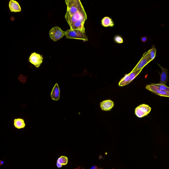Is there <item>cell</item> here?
I'll list each match as a JSON object with an SVG mask.
<instances>
[{"mask_svg": "<svg viewBox=\"0 0 169 169\" xmlns=\"http://www.w3.org/2000/svg\"><path fill=\"white\" fill-rule=\"evenodd\" d=\"M57 166L58 168L62 167V166H63V165H62L60 163L58 162H57Z\"/></svg>", "mask_w": 169, "mask_h": 169, "instance_id": "44dd1931", "label": "cell"}, {"mask_svg": "<svg viewBox=\"0 0 169 169\" xmlns=\"http://www.w3.org/2000/svg\"><path fill=\"white\" fill-rule=\"evenodd\" d=\"M150 62L149 58L148 57L146 52L144 53L139 62L137 63L136 66L132 71V72H134L137 70L142 69L144 66H145Z\"/></svg>", "mask_w": 169, "mask_h": 169, "instance_id": "52a82bcc", "label": "cell"}, {"mask_svg": "<svg viewBox=\"0 0 169 169\" xmlns=\"http://www.w3.org/2000/svg\"><path fill=\"white\" fill-rule=\"evenodd\" d=\"M90 169H97V167L96 166H94L92 167Z\"/></svg>", "mask_w": 169, "mask_h": 169, "instance_id": "7402d4cb", "label": "cell"}, {"mask_svg": "<svg viewBox=\"0 0 169 169\" xmlns=\"http://www.w3.org/2000/svg\"><path fill=\"white\" fill-rule=\"evenodd\" d=\"M142 41L143 42H145L147 41V38L146 37H143L141 38Z\"/></svg>", "mask_w": 169, "mask_h": 169, "instance_id": "ffe728a7", "label": "cell"}, {"mask_svg": "<svg viewBox=\"0 0 169 169\" xmlns=\"http://www.w3.org/2000/svg\"><path fill=\"white\" fill-rule=\"evenodd\" d=\"M80 168V167L78 168H75V169H79Z\"/></svg>", "mask_w": 169, "mask_h": 169, "instance_id": "cb8c5ba5", "label": "cell"}, {"mask_svg": "<svg viewBox=\"0 0 169 169\" xmlns=\"http://www.w3.org/2000/svg\"><path fill=\"white\" fill-rule=\"evenodd\" d=\"M50 37L54 41H57L65 35V32L62 30L61 28L55 26L52 28L49 32Z\"/></svg>", "mask_w": 169, "mask_h": 169, "instance_id": "3957f363", "label": "cell"}, {"mask_svg": "<svg viewBox=\"0 0 169 169\" xmlns=\"http://www.w3.org/2000/svg\"><path fill=\"white\" fill-rule=\"evenodd\" d=\"M158 87L159 88L163 90V91H166L167 93H169V87L166 86V85L164 84H152Z\"/></svg>", "mask_w": 169, "mask_h": 169, "instance_id": "ac0fdd59", "label": "cell"}, {"mask_svg": "<svg viewBox=\"0 0 169 169\" xmlns=\"http://www.w3.org/2000/svg\"><path fill=\"white\" fill-rule=\"evenodd\" d=\"M102 24L104 27H109L114 26V23L111 19L108 17H105L103 19L102 21Z\"/></svg>", "mask_w": 169, "mask_h": 169, "instance_id": "7c38bea8", "label": "cell"}, {"mask_svg": "<svg viewBox=\"0 0 169 169\" xmlns=\"http://www.w3.org/2000/svg\"><path fill=\"white\" fill-rule=\"evenodd\" d=\"M14 125L15 127L18 129H23L25 126L24 120L22 119H15L14 120Z\"/></svg>", "mask_w": 169, "mask_h": 169, "instance_id": "4fadbf2b", "label": "cell"}, {"mask_svg": "<svg viewBox=\"0 0 169 169\" xmlns=\"http://www.w3.org/2000/svg\"><path fill=\"white\" fill-rule=\"evenodd\" d=\"M114 41L118 43H122L123 42V40L121 36L116 35L114 38Z\"/></svg>", "mask_w": 169, "mask_h": 169, "instance_id": "d6986e66", "label": "cell"}, {"mask_svg": "<svg viewBox=\"0 0 169 169\" xmlns=\"http://www.w3.org/2000/svg\"><path fill=\"white\" fill-rule=\"evenodd\" d=\"M114 106V103L113 101L110 100L103 101L100 103V107L103 111L111 110Z\"/></svg>", "mask_w": 169, "mask_h": 169, "instance_id": "9c48e42d", "label": "cell"}, {"mask_svg": "<svg viewBox=\"0 0 169 169\" xmlns=\"http://www.w3.org/2000/svg\"><path fill=\"white\" fill-rule=\"evenodd\" d=\"M4 161H0V165H1V166H2V165H3V164H4Z\"/></svg>", "mask_w": 169, "mask_h": 169, "instance_id": "603a6c76", "label": "cell"}, {"mask_svg": "<svg viewBox=\"0 0 169 169\" xmlns=\"http://www.w3.org/2000/svg\"><path fill=\"white\" fill-rule=\"evenodd\" d=\"M52 99L55 101L59 100L60 97V90L58 84L56 83L52 90L51 94Z\"/></svg>", "mask_w": 169, "mask_h": 169, "instance_id": "8fae6325", "label": "cell"}, {"mask_svg": "<svg viewBox=\"0 0 169 169\" xmlns=\"http://www.w3.org/2000/svg\"><path fill=\"white\" fill-rule=\"evenodd\" d=\"M57 162L62 165H65L68 162V159L66 156H62L58 159Z\"/></svg>", "mask_w": 169, "mask_h": 169, "instance_id": "2e32d148", "label": "cell"}, {"mask_svg": "<svg viewBox=\"0 0 169 169\" xmlns=\"http://www.w3.org/2000/svg\"><path fill=\"white\" fill-rule=\"evenodd\" d=\"M9 6L11 12H17L21 11L20 6L16 1L11 0L10 1Z\"/></svg>", "mask_w": 169, "mask_h": 169, "instance_id": "30bf717a", "label": "cell"}, {"mask_svg": "<svg viewBox=\"0 0 169 169\" xmlns=\"http://www.w3.org/2000/svg\"><path fill=\"white\" fill-rule=\"evenodd\" d=\"M65 36L67 39H74L88 41L85 31L80 30L72 29L67 30L65 32Z\"/></svg>", "mask_w": 169, "mask_h": 169, "instance_id": "7a4b0ae2", "label": "cell"}, {"mask_svg": "<svg viewBox=\"0 0 169 169\" xmlns=\"http://www.w3.org/2000/svg\"><path fill=\"white\" fill-rule=\"evenodd\" d=\"M43 61V57L42 55L34 52L31 54L29 61L32 64H33L37 68L40 66Z\"/></svg>", "mask_w": 169, "mask_h": 169, "instance_id": "8992f818", "label": "cell"}, {"mask_svg": "<svg viewBox=\"0 0 169 169\" xmlns=\"http://www.w3.org/2000/svg\"><path fill=\"white\" fill-rule=\"evenodd\" d=\"M131 82L129 74H126L119 82V85L120 86H124L128 84Z\"/></svg>", "mask_w": 169, "mask_h": 169, "instance_id": "9a60e30c", "label": "cell"}, {"mask_svg": "<svg viewBox=\"0 0 169 169\" xmlns=\"http://www.w3.org/2000/svg\"><path fill=\"white\" fill-rule=\"evenodd\" d=\"M151 108L145 104H141L135 109V113L137 117L142 118L146 116L151 111Z\"/></svg>", "mask_w": 169, "mask_h": 169, "instance_id": "277c9868", "label": "cell"}, {"mask_svg": "<svg viewBox=\"0 0 169 169\" xmlns=\"http://www.w3.org/2000/svg\"><path fill=\"white\" fill-rule=\"evenodd\" d=\"M67 10L65 18L72 29L85 31L84 22L87 15L79 0L65 1Z\"/></svg>", "mask_w": 169, "mask_h": 169, "instance_id": "6da1fadb", "label": "cell"}, {"mask_svg": "<svg viewBox=\"0 0 169 169\" xmlns=\"http://www.w3.org/2000/svg\"><path fill=\"white\" fill-rule=\"evenodd\" d=\"M156 52V49L154 47V46H153L152 48L146 52L147 54L150 61H152L155 58Z\"/></svg>", "mask_w": 169, "mask_h": 169, "instance_id": "5bb4252c", "label": "cell"}, {"mask_svg": "<svg viewBox=\"0 0 169 169\" xmlns=\"http://www.w3.org/2000/svg\"><path fill=\"white\" fill-rule=\"evenodd\" d=\"M146 88L148 90L151 91L152 93L157 94L159 96L163 97H169V93L163 91V90L160 89L157 87L155 86L152 84H148L146 87Z\"/></svg>", "mask_w": 169, "mask_h": 169, "instance_id": "5b68a950", "label": "cell"}, {"mask_svg": "<svg viewBox=\"0 0 169 169\" xmlns=\"http://www.w3.org/2000/svg\"><path fill=\"white\" fill-rule=\"evenodd\" d=\"M158 65L161 67L162 69V73L160 74V81L159 84L166 85V84L168 80V74L167 69L162 67L159 64Z\"/></svg>", "mask_w": 169, "mask_h": 169, "instance_id": "ba28073f", "label": "cell"}, {"mask_svg": "<svg viewBox=\"0 0 169 169\" xmlns=\"http://www.w3.org/2000/svg\"><path fill=\"white\" fill-rule=\"evenodd\" d=\"M98 169H103V168H99Z\"/></svg>", "mask_w": 169, "mask_h": 169, "instance_id": "d4e9b609", "label": "cell"}, {"mask_svg": "<svg viewBox=\"0 0 169 169\" xmlns=\"http://www.w3.org/2000/svg\"><path fill=\"white\" fill-rule=\"evenodd\" d=\"M142 70L139 69L134 71V72H132L129 74L131 81H132L138 75L139 73H140L141 71H142Z\"/></svg>", "mask_w": 169, "mask_h": 169, "instance_id": "e0dca14e", "label": "cell"}]
</instances>
